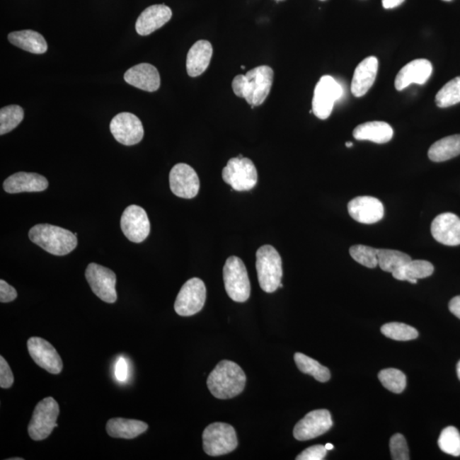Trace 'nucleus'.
I'll return each instance as SVG.
<instances>
[{
	"label": "nucleus",
	"instance_id": "f257e3e1",
	"mask_svg": "<svg viewBox=\"0 0 460 460\" xmlns=\"http://www.w3.org/2000/svg\"><path fill=\"white\" fill-rule=\"evenodd\" d=\"M273 81V69L266 65L258 66L234 78L233 91L237 97L246 99L249 105L260 106L269 96Z\"/></svg>",
	"mask_w": 460,
	"mask_h": 460
},
{
	"label": "nucleus",
	"instance_id": "f03ea898",
	"mask_svg": "<svg viewBox=\"0 0 460 460\" xmlns=\"http://www.w3.org/2000/svg\"><path fill=\"white\" fill-rule=\"evenodd\" d=\"M246 381L241 367L236 362L224 360L209 374L207 386L216 398L226 400L240 395L244 391Z\"/></svg>",
	"mask_w": 460,
	"mask_h": 460
},
{
	"label": "nucleus",
	"instance_id": "7ed1b4c3",
	"mask_svg": "<svg viewBox=\"0 0 460 460\" xmlns=\"http://www.w3.org/2000/svg\"><path fill=\"white\" fill-rule=\"evenodd\" d=\"M29 239L46 252L55 256H65L76 248V236L68 229L52 224L33 226L28 234Z\"/></svg>",
	"mask_w": 460,
	"mask_h": 460
},
{
	"label": "nucleus",
	"instance_id": "20e7f679",
	"mask_svg": "<svg viewBox=\"0 0 460 460\" xmlns=\"http://www.w3.org/2000/svg\"><path fill=\"white\" fill-rule=\"evenodd\" d=\"M256 269L259 285L263 292L272 294L278 289L283 275L281 255L270 245L261 246L256 253Z\"/></svg>",
	"mask_w": 460,
	"mask_h": 460
},
{
	"label": "nucleus",
	"instance_id": "39448f33",
	"mask_svg": "<svg viewBox=\"0 0 460 460\" xmlns=\"http://www.w3.org/2000/svg\"><path fill=\"white\" fill-rule=\"evenodd\" d=\"M224 282L230 299L238 303L248 300L251 295L250 280L248 270L240 258L232 256L226 260Z\"/></svg>",
	"mask_w": 460,
	"mask_h": 460
},
{
	"label": "nucleus",
	"instance_id": "423d86ee",
	"mask_svg": "<svg viewBox=\"0 0 460 460\" xmlns=\"http://www.w3.org/2000/svg\"><path fill=\"white\" fill-rule=\"evenodd\" d=\"M59 413V405L52 397H46L40 401L37 404L28 425L29 437L33 441L45 440L50 437L53 430L58 426L57 420Z\"/></svg>",
	"mask_w": 460,
	"mask_h": 460
},
{
	"label": "nucleus",
	"instance_id": "0eeeda50",
	"mask_svg": "<svg viewBox=\"0 0 460 460\" xmlns=\"http://www.w3.org/2000/svg\"><path fill=\"white\" fill-rule=\"evenodd\" d=\"M224 181L236 191H249L258 183V171L248 158L230 159L222 171Z\"/></svg>",
	"mask_w": 460,
	"mask_h": 460
},
{
	"label": "nucleus",
	"instance_id": "6e6552de",
	"mask_svg": "<svg viewBox=\"0 0 460 460\" xmlns=\"http://www.w3.org/2000/svg\"><path fill=\"white\" fill-rule=\"evenodd\" d=\"M203 449L210 456L231 453L238 446L237 436L233 426L225 423H213L203 432Z\"/></svg>",
	"mask_w": 460,
	"mask_h": 460
},
{
	"label": "nucleus",
	"instance_id": "1a4fd4ad",
	"mask_svg": "<svg viewBox=\"0 0 460 460\" xmlns=\"http://www.w3.org/2000/svg\"><path fill=\"white\" fill-rule=\"evenodd\" d=\"M344 91L335 79L325 75L316 84L312 100L313 114L321 120L331 115L334 103L342 97Z\"/></svg>",
	"mask_w": 460,
	"mask_h": 460
},
{
	"label": "nucleus",
	"instance_id": "9d476101",
	"mask_svg": "<svg viewBox=\"0 0 460 460\" xmlns=\"http://www.w3.org/2000/svg\"><path fill=\"white\" fill-rule=\"evenodd\" d=\"M206 299L205 283L199 278H192L180 290L175 301V311L181 316H194L202 311Z\"/></svg>",
	"mask_w": 460,
	"mask_h": 460
},
{
	"label": "nucleus",
	"instance_id": "9b49d317",
	"mask_svg": "<svg viewBox=\"0 0 460 460\" xmlns=\"http://www.w3.org/2000/svg\"><path fill=\"white\" fill-rule=\"evenodd\" d=\"M86 278L92 292L100 299L108 304L116 302V275L114 271L98 263H91L86 268Z\"/></svg>",
	"mask_w": 460,
	"mask_h": 460
},
{
	"label": "nucleus",
	"instance_id": "f8f14e48",
	"mask_svg": "<svg viewBox=\"0 0 460 460\" xmlns=\"http://www.w3.org/2000/svg\"><path fill=\"white\" fill-rule=\"evenodd\" d=\"M120 227L129 241L134 243H141L147 239L150 233L147 212L137 205L129 206L121 217Z\"/></svg>",
	"mask_w": 460,
	"mask_h": 460
},
{
	"label": "nucleus",
	"instance_id": "ddd939ff",
	"mask_svg": "<svg viewBox=\"0 0 460 460\" xmlns=\"http://www.w3.org/2000/svg\"><path fill=\"white\" fill-rule=\"evenodd\" d=\"M113 136L120 144L132 146L143 140L144 130L141 120L131 113H120L110 123Z\"/></svg>",
	"mask_w": 460,
	"mask_h": 460
},
{
	"label": "nucleus",
	"instance_id": "4468645a",
	"mask_svg": "<svg viewBox=\"0 0 460 460\" xmlns=\"http://www.w3.org/2000/svg\"><path fill=\"white\" fill-rule=\"evenodd\" d=\"M331 413L328 410H315L297 423L294 436L298 441H308L328 432L333 427Z\"/></svg>",
	"mask_w": 460,
	"mask_h": 460
},
{
	"label": "nucleus",
	"instance_id": "2eb2a0df",
	"mask_svg": "<svg viewBox=\"0 0 460 460\" xmlns=\"http://www.w3.org/2000/svg\"><path fill=\"white\" fill-rule=\"evenodd\" d=\"M171 192L178 197L193 199L200 190L197 173L189 165L179 163L173 167L169 176Z\"/></svg>",
	"mask_w": 460,
	"mask_h": 460
},
{
	"label": "nucleus",
	"instance_id": "dca6fc26",
	"mask_svg": "<svg viewBox=\"0 0 460 460\" xmlns=\"http://www.w3.org/2000/svg\"><path fill=\"white\" fill-rule=\"evenodd\" d=\"M29 355L33 361L52 374H59L64 368L62 360L57 350L48 341L39 337H33L28 341Z\"/></svg>",
	"mask_w": 460,
	"mask_h": 460
},
{
	"label": "nucleus",
	"instance_id": "f3484780",
	"mask_svg": "<svg viewBox=\"0 0 460 460\" xmlns=\"http://www.w3.org/2000/svg\"><path fill=\"white\" fill-rule=\"evenodd\" d=\"M348 212L354 220L364 224L378 223L384 214L382 202L372 196H358L350 200Z\"/></svg>",
	"mask_w": 460,
	"mask_h": 460
},
{
	"label": "nucleus",
	"instance_id": "a211bd4d",
	"mask_svg": "<svg viewBox=\"0 0 460 460\" xmlns=\"http://www.w3.org/2000/svg\"><path fill=\"white\" fill-rule=\"evenodd\" d=\"M432 234L439 243L455 246L460 245V219L451 212L436 217L432 224Z\"/></svg>",
	"mask_w": 460,
	"mask_h": 460
},
{
	"label": "nucleus",
	"instance_id": "6ab92c4d",
	"mask_svg": "<svg viewBox=\"0 0 460 460\" xmlns=\"http://www.w3.org/2000/svg\"><path fill=\"white\" fill-rule=\"evenodd\" d=\"M432 73V62L426 59H417L409 62L396 75L395 86L397 91H403L411 84L424 85Z\"/></svg>",
	"mask_w": 460,
	"mask_h": 460
},
{
	"label": "nucleus",
	"instance_id": "aec40b11",
	"mask_svg": "<svg viewBox=\"0 0 460 460\" xmlns=\"http://www.w3.org/2000/svg\"><path fill=\"white\" fill-rule=\"evenodd\" d=\"M173 11L165 5H154L147 8L138 16L136 30L141 36H147L169 22Z\"/></svg>",
	"mask_w": 460,
	"mask_h": 460
},
{
	"label": "nucleus",
	"instance_id": "412c9836",
	"mask_svg": "<svg viewBox=\"0 0 460 460\" xmlns=\"http://www.w3.org/2000/svg\"><path fill=\"white\" fill-rule=\"evenodd\" d=\"M124 79L129 85L145 91H156L161 86L160 74L156 67L149 64L132 67L125 72Z\"/></svg>",
	"mask_w": 460,
	"mask_h": 460
},
{
	"label": "nucleus",
	"instance_id": "4be33fe9",
	"mask_svg": "<svg viewBox=\"0 0 460 460\" xmlns=\"http://www.w3.org/2000/svg\"><path fill=\"white\" fill-rule=\"evenodd\" d=\"M379 69V61L375 57H368L355 70L351 92L355 98L363 97L375 82Z\"/></svg>",
	"mask_w": 460,
	"mask_h": 460
},
{
	"label": "nucleus",
	"instance_id": "5701e85b",
	"mask_svg": "<svg viewBox=\"0 0 460 460\" xmlns=\"http://www.w3.org/2000/svg\"><path fill=\"white\" fill-rule=\"evenodd\" d=\"M48 186L47 179L37 173H15L4 182V190L9 194L41 192L47 189Z\"/></svg>",
	"mask_w": 460,
	"mask_h": 460
},
{
	"label": "nucleus",
	"instance_id": "b1692460",
	"mask_svg": "<svg viewBox=\"0 0 460 460\" xmlns=\"http://www.w3.org/2000/svg\"><path fill=\"white\" fill-rule=\"evenodd\" d=\"M212 45L207 40H199L190 48L187 55V72L190 77H198L210 65Z\"/></svg>",
	"mask_w": 460,
	"mask_h": 460
},
{
	"label": "nucleus",
	"instance_id": "393cba45",
	"mask_svg": "<svg viewBox=\"0 0 460 460\" xmlns=\"http://www.w3.org/2000/svg\"><path fill=\"white\" fill-rule=\"evenodd\" d=\"M394 131L390 125L383 121H371L359 125L354 130L353 136L357 140L370 141L383 144L392 139Z\"/></svg>",
	"mask_w": 460,
	"mask_h": 460
},
{
	"label": "nucleus",
	"instance_id": "a878e982",
	"mask_svg": "<svg viewBox=\"0 0 460 460\" xmlns=\"http://www.w3.org/2000/svg\"><path fill=\"white\" fill-rule=\"evenodd\" d=\"M149 425L145 422L115 418L108 421L106 430L114 438L133 439L147 430Z\"/></svg>",
	"mask_w": 460,
	"mask_h": 460
},
{
	"label": "nucleus",
	"instance_id": "bb28decb",
	"mask_svg": "<svg viewBox=\"0 0 460 460\" xmlns=\"http://www.w3.org/2000/svg\"><path fill=\"white\" fill-rule=\"evenodd\" d=\"M8 40L12 45L33 54H44L47 51V43L43 35L33 30L11 33Z\"/></svg>",
	"mask_w": 460,
	"mask_h": 460
},
{
	"label": "nucleus",
	"instance_id": "cd10ccee",
	"mask_svg": "<svg viewBox=\"0 0 460 460\" xmlns=\"http://www.w3.org/2000/svg\"><path fill=\"white\" fill-rule=\"evenodd\" d=\"M434 272L432 263L425 260H412L406 263L392 273L393 277L398 281H406L416 284L418 280L427 278Z\"/></svg>",
	"mask_w": 460,
	"mask_h": 460
},
{
	"label": "nucleus",
	"instance_id": "c85d7f7f",
	"mask_svg": "<svg viewBox=\"0 0 460 460\" xmlns=\"http://www.w3.org/2000/svg\"><path fill=\"white\" fill-rule=\"evenodd\" d=\"M460 154V135L442 138L430 148L428 156L434 162H443Z\"/></svg>",
	"mask_w": 460,
	"mask_h": 460
},
{
	"label": "nucleus",
	"instance_id": "c756f323",
	"mask_svg": "<svg viewBox=\"0 0 460 460\" xmlns=\"http://www.w3.org/2000/svg\"><path fill=\"white\" fill-rule=\"evenodd\" d=\"M294 361L302 373L313 376L317 381L325 383L331 378V373L328 367L321 365L316 360L307 357L306 355L296 353Z\"/></svg>",
	"mask_w": 460,
	"mask_h": 460
},
{
	"label": "nucleus",
	"instance_id": "7c9ffc66",
	"mask_svg": "<svg viewBox=\"0 0 460 460\" xmlns=\"http://www.w3.org/2000/svg\"><path fill=\"white\" fill-rule=\"evenodd\" d=\"M411 260L412 258L409 255L399 252V251L390 249H379L378 251L379 266L381 268L382 270L389 272V273H394L395 271Z\"/></svg>",
	"mask_w": 460,
	"mask_h": 460
},
{
	"label": "nucleus",
	"instance_id": "2f4dec72",
	"mask_svg": "<svg viewBox=\"0 0 460 460\" xmlns=\"http://www.w3.org/2000/svg\"><path fill=\"white\" fill-rule=\"evenodd\" d=\"M460 103V76L447 82L436 96L439 108H449Z\"/></svg>",
	"mask_w": 460,
	"mask_h": 460
},
{
	"label": "nucleus",
	"instance_id": "473e14b6",
	"mask_svg": "<svg viewBox=\"0 0 460 460\" xmlns=\"http://www.w3.org/2000/svg\"><path fill=\"white\" fill-rule=\"evenodd\" d=\"M23 118V108L18 105L2 108L0 110V135L11 132L22 122Z\"/></svg>",
	"mask_w": 460,
	"mask_h": 460
},
{
	"label": "nucleus",
	"instance_id": "72a5a7b5",
	"mask_svg": "<svg viewBox=\"0 0 460 460\" xmlns=\"http://www.w3.org/2000/svg\"><path fill=\"white\" fill-rule=\"evenodd\" d=\"M379 379L384 387L396 394H400L407 386L406 375L396 368H386V369L379 372Z\"/></svg>",
	"mask_w": 460,
	"mask_h": 460
},
{
	"label": "nucleus",
	"instance_id": "f704fd0d",
	"mask_svg": "<svg viewBox=\"0 0 460 460\" xmlns=\"http://www.w3.org/2000/svg\"><path fill=\"white\" fill-rule=\"evenodd\" d=\"M381 332L384 336L396 341L413 340L419 336V333L415 328L400 322H391L384 325Z\"/></svg>",
	"mask_w": 460,
	"mask_h": 460
},
{
	"label": "nucleus",
	"instance_id": "c9c22d12",
	"mask_svg": "<svg viewBox=\"0 0 460 460\" xmlns=\"http://www.w3.org/2000/svg\"><path fill=\"white\" fill-rule=\"evenodd\" d=\"M438 445L444 453L459 457L460 456V433L454 426L442 430L438 439Z\"/></svg>",
	"mask_w": 460,
	"mask_h": 460
},
{
	"label": "nucleus",
	"instance_id": "e433bc0d",
	"mask_svg": "<svg viewBox=\"0 0 460 460\" xmlns=\"http://www.w3.org/2000/svg\"><path fill=\"white\" fill-rule=\"evenodd\" d=\"M378 251L371 246L355 245L350 248V254L360 265L374 269L379 265Z\"/></svg>",
	"mask_w": 460,
	"mask_h": 460
},
{
	"label": "nucleus",
	"instance_id": "4c0bfd02",
	"mask_svg": "<svg viewBox=\"0 0 460 460\" xmlns=\"http://www.w3.org/2000/svg\"><path fill=\"white\" fill-rule=\"evenodd\" d=\"M390 449L392 459L408 460L410 459L408 443L403 435L396 434L391 437Z\"/></svg>",
	"mask_w": 460,
	"mask_h": 460
},
{
	"label": "nucleus",
	"instance_id": "58836bf2",
	"mask_svg": "<svg viewBox=\"0 0 460 460\" xmlns=\"http://www.w3.org/2000/svg\"><path fill=\"white\" fill-rule=\"evenodd\" d=\"M328 449L323 445L309 447L298 455L297 460H322L327 456Z\"/></svg>",
	"mask_w": 460,
	"mask_h": 460
},
{
	"label": "nucleus",
	"instance_id": "ea45409f",
	"mask_svg": "<svg viewBox=\"0 0 460 460\" xmlns=\"http://www.w3.org/2000/svg\"><path fill=\"white\" fill-rule=\"evenodd\" d=\"M14 383V376L6 359L0 357V387L9 389Z\"/></svg>",
	"mask_w": 460,
	"mask_h": 460
},
{
	"label": "nucleus",
	"instance_id": "a19ab883",
	"mask_svg": "<svg viewBox=\"0 0 460 460\" xmlns=\"http://www.w3.org/2000/svg\"><path fill=\"white\" fill-rule=\"evenodd\" d=\"M18 298V292L6 282L0 281V301L1 303H10Z\"/></svg>",
	"mask_w": 460,
	"mask_h": 460
},
{
	"label": "nucleus",
	"instance_id": "79ce46f5",
	"mask_svg": "<svg viewBox=\"0 0 460 460\" xmlns=\"http://www.w3.org/2000/svg\"><path fill=\"white\" fill-rule=\"evenodd\" d=\"M115 376L120 382L127 379V363L124 358H120L115 368Z\"/></svg>",
	"mask_w": 460,
	"mask_h": 460
},
{
	"label": "nucleus",
	"instance_id": "37998d69",
	"mask_svg": "<svg viewBox=\"0 0 460 460\" xmlns=\"http://www.w3.org/2000/svg\"><path fill=\"white\" fill-rule=\"evenodd\" d=\"M449 311L460 319V296L454 297L449 303Z\"/></svg>",
	"mask_w": 460,
	"mask_h": 460
},
{
	"label": "nucleus",
	"instance_id": "c03bdc74",
	"mask_svg": "<svg viewBox=\"0 0 460 460\" xmlns=\"http://www.w3.org/2000/svg\"><path fill=\"white\" fill-rule=\"evenodd\" d=\"M405 1V0H382L384 9H393L398 7Z\"/></svg>",
	"mask_w": 460,
	"mask_h": 460
},
{
	"label": "nucleus",
	"instance_id": "a18cd8bd",
	"mask_svg": "<svg viewBox=\"0 0 460 460\" xmlns=\"http://www.w3.org/2000/svg\"><path fill=\"white\" fill-rule=\"evenodd\" d=\"M325 447L326 449H328V451L333 450L334 449V447L333 444H331V443H327V444H326Z\"/></svg>",
	"mask_w": 460,
	"mask_h": 460
},
{
	"label": "nucleus",
	"instance_id": "49530a36",
	"mask_svg": "<svg viewBox=\"0 0 460 460\" xmlns=\"http://www.w3.org/2000/svg\"><path fill=\"white\" fill-rule=\"evenodd\" d=\"M457 375L459 379L460 380V361L457 364Z\"/></svg>",
	"mask_w": 460,
	"mask_h": 460
},
{
	"label": "nucleus",
	"instance_id": "de8ad7c7",
	"mask_svg": "<svg viewBox=\"0 0 460 460\" xmlns=\"http://www.w3.org/2000/svg\"><path fill=\"white\" fill-rule=\"evenodd\" d=\"M345 146L347 148H351L353 146V143H351V142H347Z\"/></svg>",
	"mask_w": 460,
	"mask_h": 460
},
{
	"label": "nucleus",
	"instance_id": "09e8293b",
	"mask_svg": "<svg viewBox=\"0 0 460 460\" xmlns=\"http://www.w3.org/2000/svg\"><path fill=\"white\" fill-rule=\"evenodd\" d=\"M9 460H23V458H15V459L11 458V459H9Z\"/></svg>",
	"mask_w": 460,
	"mask_h": 460
},
{
	"label": "nucleus",
	"instance_id": "8fccbe9b",
	"mask_svg": "<svg viewBox=\"0 0 460 460\" xmlns=\"http://www.w3.org/2000/svg\"><path fill=\"white\" fill-rule=\"evenodd\" d=\"M241 68L242 69H246V67H245V66H241Z\"/></svg>",
	"mask_w": 460,
	"mask_h": 460
},
{
	"label": "nucleus",
	"instance_id": "3c124183",
	"mask_svg": "<svg viewBox=\"0 0 460 460\" xmlns=\"http://www.w3.org/2000/svg\"><path fill=\"white\" fill-rule=\"evenodd\" d=\"M444 1H451V0H444Z\"/></svg>",
	"mask_w": 460,
	"mask_h": 460
},
{
	"label": "nucleus",
	"instance_id": "603ef678",
	"mask_svg": "<svg viewBox=\"0 0 460 460\" xmlns=\"http://www.w3.org/2000/svg\"><path fill=\"white\" fill-rule=\"evenodd\" d=\"M321 1H326V0H321Z\"/></svg>",
	"mask_w": 460,
	"mask_h": 460
}]
</instances>
